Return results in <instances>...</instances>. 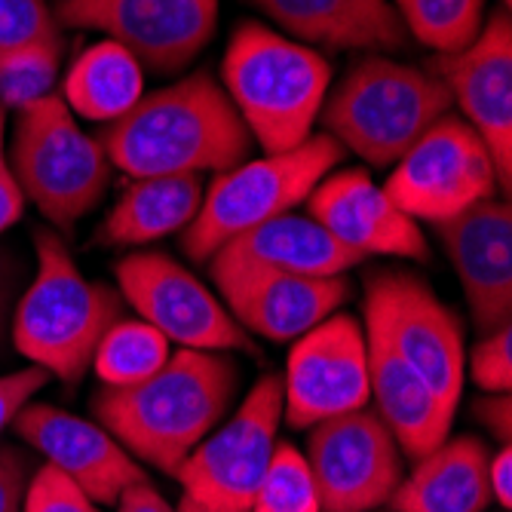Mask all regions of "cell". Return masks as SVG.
Segmentation results:
<instances>
[{
    "mask_svg": "<svg viewBox=\"0 0 512 512\" xmlns=\"http://www.w3.org/2000/svg\"><path fill=\"white\" fill-rule=\"evenodd\" d=\"M292 40L332 50L396 53L408 34L390 0H246Z\"/></svg>",
    "mask_w": 512,
    "mask_h": 512,
    "instance_id": "20",
    "label": "cell"
},
{
    "mask_svg": "<svg viewBox=\"0 0 512 512\" xmlns=\"http://www.w3.org/2000/svg\"><path fill=\"white\" fill-rule=\"evenodd\" d=\"M384 191L417 224H445L497 197L494 160L482 138L454 114L439 117L402 154Z\"/></svg>",
    "mask_w": 512,
    "mask_h": 512,
    "instance_id": "10",
    "label": "cell"
},
{
    "mask_svg": "<svg viewBox=\"0 0 512 512\" xmlns=\"http://www.w3.org/2000/svg\"><path fill=\"white\" fill-rule=\"evenodd\" d=\"M120 298L184 350L255 353L252 335L200 279L163 252H132L114 264Z\"/></svg>",
    "mask_w": 512,
    "mask_h": 512,
    "instance_id": "11",
    "label": "cell"
},
{
    "mask_svg": "<svg viewBox=\"0 0 512 512\" xmlns=\"http://www.w3.org/2000/svg\"><path fill=\"white\" fill-rule=\"evenodd\" d=\"M22 512H102L74 482L56 473L50 463L31 476Z\"/></svg>",
    "mask_w": 512,
    "mask_h": 512,
    "instance_id": "32",
    "label": "cell"
},
{
    "mask_svg": "<svg viewBox=\"0 0 512 512\" xmlns=\"http://www.w3.org/2000/svg\"><path fill=\"white\" fill-rule=\"evenodd\" d=\"M237 384L240 368L227 353L181 347L157 375L102 387L92 396V414L135 460L175 476L184 457L224 421Z\"/></svg>",
    "mask_w": 512,
    "mask_h": 512,
    "instance_id": "2",
    "label": "cell"
},
{
    "mask_svg": "<svg viewBox=\"0 0 512 512\" xmlns=\"http://www.w3.org/2000/svg\"><path fill=\"white\" fill-rule=\"evenodd\" d=\"M402 28L436 56L470 46L485 25V0H390Z\"/></svg>",
    "mask_w": 512,
    "mask_h": 512,
    "instance_id": "27",
    "label": "cell"
},
{
    "mask_svg": "<svg viewBox=\"0 0 512 512\" xmlns=\"http://www.w3.org/2000/svg\"><path fill=\"white\" fill-rule=\"evenodd\" d=\"M34 255L37 267L28 289L16 298L10 335L31 365L77 384L92 368L105 332L123 319V298L111 286L86 279L53 230H37Z\"/></svg>",
    "mask_w": 512,
    "mask_h": 512,
    "instance_id": "4",
    "label": "cell"
},
{
    "mask_svg": "<svg viewBox=\"0 0 512 512\" xmlns=\"http://www.w3.org/2000/svg\"><path fill=\"white\" fill-rule=\"evenodd\" d=\"M445 255L482 335L512 319V212L506 200H482L463 215L436 224Z\"/></svg>",
    "mask_w": 512,
    "mask_h": 512,
    "instance_id": "19",
    "label": "cell"
},
{
    "mask_svg": "<svg viewBox=\"0 0 512 512\" xmlns=\"http://www.w3.org/2000/svg\"><path fill=\"white\" fill-rule=\"evenodd\" d=\"M22 212H25V197L7 154V111L0 108V237L22 218Z\"/></svg>",
    "mask_w": 512,
    "mask_h": 512,
    "instance_id": "35",
    "label": "cell"
},
{
    "mask_svg": "<svg viewBox=\"0 0 512 512\" xmlns=\"http://www.w3.org/2000/svg\"><path fill=\"white\" fill-rule=\"evenodd\" d=\"M169 341L145 319H117L92 356V368L105 387L138 384L169 362Z\"/></svg>",
    "mask_w": 512,
    "mask_h": 512,
    "instance_id": "26",
    "label": "cell"
},
{
    "mask_svg": "<svg viewBox=\"0 0 512 512\" xmlns=\"http://www.w3.org/2000/svg\"><path fill=\"white\" fill-rule=\"evenodd\" d=\"M500 4H503V10H509V0H500Z\"/></svg>",
    "mask_w": 512,
    "mask_h": 512,
    "instance_id": "40",
    "label": "cell"
},
{
    "mask_svg": "<svg viewBox=\"0 0 512 512\" xmlns=\"http://www.w3.org/2000/svg\"><path fill=\"white\" fill-rule=\"evenodd\" d=\"M368 405V344L350 313H332L292 341L283 375V414L292 430H310Z\"/></svg>",
    "mask_w": 512,
    "mask_h": 512,
    "instance_id": "14",
    "label": "cell"
},
{
    "mask_svg": "<svg viewBox=\"0 0 512 512\" xmlns=\"http://www.w3.org/2000/svg\"><path fill=\"white\" fill-rule=\"evenodd\" d=\"M46 381H50V375L37 365L10 371V375H0V433H4L7 427H13L16 414L46 387Z\"/></svg>",
    "mask_w": 512,
    "mask_h": 512,
    "instance_id": "33",
    "label": "cell"
},
{
    "mask_svg": "<svg viewBox=\"0 0 512 512\" xmlns=\"http://www.w3.org/2000/svg\"><path fill=\"white\" fill-rule=\"evenodd\" d=\"M65 59L62 31L37 37L19 50L0 56V108L22 111L56 92Z\"/></svg>",
    "mask_w": 512,
    "mask_h": 512,
    "instance_id": "28",
    "label": "cell"
},
{
    "mask_svg": "<svg viewBox=\"0 0 512 512\" xmlns=\"http://www.w3.org/2000/svg\"><path fill=\"white\" fill-rule=\"evenodd\" d=\"M368 344V399L396 445L408 457H424L448 439L454 414H448L417 371L378 335L365 332Z\"/></svg>",
    "mask_w": 512,
    "mask_h": 512,
    "instance_id": "22",
    "label": "cell"
},
{
    "mask_svg": "<svg viewBox=\"0 0 512 512\" xmlns=\"http://www.w3.org/2000/svg\"><path fill=\"white\" fill-rule=\"evenodd\" d=\"M117 512H175L166 497L145 479V482H135L129 485L120 497H117Z\"/></svg>",
    "mask_w": 512,
    "mask_h": 512,
    "instance_id": "39",
    "label": "cell"
},
{
    "mask_svg": "<svg viewBox=\"0 0 512 512\" xmlns=\"http://www.w3.org/2000/svg\"><path fill=\"white\" fill-rule=\"evenodd\" d=\"M430 71L448 86L451 108L488 148L500 191L512 184V19L509 10L485 16L470 46L436 56Z\"/></svg>",
    "mask_w": 512,
    "mask_h": 512,
    "instance_id": "15",
    "label": "cell"
},
{
    "mask_svg": "<svg viewBox=\"0 0 512 512\" xmlns=\"http://www.w3.org/2000/svg\"><path fill=\"white\" fill-rule=\"evenodd\" d=\"M341 160L344 148L335 138L329 132H313L292 151L264 154L261 160H243L215 172L212 184H206L197 218L181 234L184 255L209 261L218 249L249 230L295 212Z\"/></svg>",
    "mask_w": 512,
    "mask_h": 512,
    "instance_id": "6",
    "label": "cell"
},
{
    "mask_svg": "<svg viewBox=\"0 0 512 512\" xmlns=\"http://www.w3.org/2000/svg\"><path fill=\"white\" fill-rule=\"evenodd\" d=\"M362 258L344 249L310 215L286 212L227 243L209 258V267L270 270L292 276H344Z\"/></svg>",
    "mask_w": 512,
    "mask_h": 512,
    "instance_id": "21",
    "label": "cell"
},
{
    "mask_svg": "<svg viewBox=\"0 0 512 512\" xmlns=\"http://www.w3.org/2000/svg\"><path fill=\"white\" fill-rule=\"evenodd\" d=\"M491 451L476 436H457L414 460L390 503L396 512H485Z\"/></svg>",
    "mask_w": 512,
    "mask_h": 512,
    "instance_id": "23",
    "label": "cell"
},
{
    "mask_svg": "<svg viewBox=\"0 0 512 512\" xmlns=\"http://www.w3.org/2000/svg\"><path fill=\"white\" fill-rule=\"evenodd\" d=\"M56 31L62 25L46 0H0V56Z\"/></svg>",
    "mask_w": 512,
    "mask_h": 512,
    "instance_id": "30",
    "label": "cell"
},
{
    "mask_svg": "<svg viewBox=\"0 0 512 512\" xmlns=\"http://www.w3.org/2000/svg\"><path fill=\"white\" fill-rule=\"evenodd\" d=\"M252 512H319V497L307 457L295 445L276 442Z\"/></svg>",
    "mask_w": 512,
    "mask_h": 512,
    "instance_id": "29",
    "label": "cell"
},
{
    "mask_svg": "<svg viewBox=\"0 0 512 512\" xmlns=\"http://www.w3.org/2000/svg\"><path fill=\"white\" fill-rule=\"evenodd\" d=\"M203 194V175L132 178L102 221L99 240L108 246H145L184 234L203 206Z\"/></svg>",
    "mask_w": 512,
    "mask_h": 512,
    "instance_id": "24",
    "label": "cell"
},
{
    "mask_svg": "<svg viewBox=\"0 0 512 512\" xmlns=\"http://www.w3.org/2000/svg\"><path fill=\"white\" fill-rule=\"evenodd\" d=\"M221 0H56L68 28L102 31L157 74L191 65L215 37Z\"/></svg>",
    "mask_w": 512,
    "mask_h": 512,
    "instance_id": "12",
    "label": "cell"
},
{
    "mask_svg": "<svg viewBox=\"0 0 512 512\" xmlns=\"http://www.w3.org/2000/svg\"><path fill=\"white\" fill-rule=\"evenodd\" d=\"M16 298H19V264L13 261L10 252L0 249V341H4L10 329Z\"/></svg>",
    "mask_w": 512,
    "mask_h": 512,
    "instance_id": "37",
    "label": "cell"
},
{
    "mask_svg": "<svg viewBox=\"0 0 512 512\" xmlns=\"http://www.w3.org/2000/svg\"><path fill=\"white\" fill-rule=\"evenodd\" d=\"M145 96V68L126 46L99 40L86 46L65 74L62 102L92 123H114Z\"/></svg>",
    "mask_w": 512,
    "mask_h": 512,
    "instance_id": "25",
    "label": "cell"
},
{
    "mask_svg": "<svg viewBox=\"0 0 512 512\" xmlns=\"http://www.w3.org/2000/svg\"><path fill=\"white\" fill-rule=\"evenodd\" d=\"M445 114L451 92L430 68L368 53L329 86L319 120L344 151L387 169Z\"/></svg>",
    "mask_w": 512,
    "mask_h": 512,
    "instance_id": "5",
    "label": "cell"
},
{
    "mask_svg": "<svg viewBox=\"0 0 512 512\" xmlns=\"http://www.w3.org/2000/svg\"><path fill=\"white\" fill-rule=\"evenodd\" d=\"M31 485V457L13 445H0V512H22Z\"/></svg>",
    "mask_w": 512,
    "mask_h": 512,
    "instance_id": "34",
    "label": "cell"
},
{
    "mask_svg": "<svg viewBox=\"0 0 512 512\" xmlns=\"http://www.w3.org/2000/svg\"><path fill=\"white\" fill-rule=\"evenodd\" d=\"M221 80L255 145L264 154H283L313 135L332 65L313 46L261 22H240L227 40Z\"/></svg>",
    "mask_w": 512,
    "mask_h": 512,
    "instance_id": "3",
    "label": "cell"
},
{
    "mask_svg": "<svg viewBox=\"0 0 512 512\" xmlns=\"http://www.w3.org/2000/svg\"><path fill=\"white\" fill-rule=\"evenodd\" d=\"M102 145L114 169L129 178L203 175L243 163L255 138L209 71H194L105 126Z\"/></svg>",
    "mask_w": 512,
    "mask_h": 512,
    "instance_id": "1",
    "label": "cell"
},
{
    "mask_svg": "<svg viewBox=\"0 0 512 512\" xmlns=\"http://www.w3.org/2000/svg\"><path fill=\"white\" fill-rule=\"evenodd\" d=\"M470 378L485 393H509L512 390V329L482 335V341L470 353Z\"/></svg>",
    "mask_w": 512,
    "mask_h": 512,
    "instance_id": "31",
    "label": "cell"
},
{
    "mask_svg": "<svg viewBox=\"0 0 512 512\" xmlns=\"http://www.w3.org/2000/svg\"><path fill=\"white\" fill-rule=\"evenodd\" d=\"M488 488H491L494 503H500L503 509L512 506V451H509V445H503L488 460Z\"/></svg>",
    "mask_w": 512,
    "mask_h": 512,
    "instance_id": "38",
    "label": "cell"
},
{
    "mask_svg": "<svg viewBox=\"0 0 512 512\" xmlns=\"http://www.w3.org/2000/svg\"><path fill=\"white\" fill-rule=\"evenodd\" d=\"M10 166L22 197L59 230L102 203L114 169L102 138L80 129L56 92L16 111Z\"/></svg>",
    "mask_w": 512,
    "mask_h": 512,
    "instance_id": "7",
    "label": "cell"
},
{
    "mask_svg": "<svg viewBox=\"0 0 512 512\" xmlns=\"http://www.w3.org/2000/svg\"><path fill=\"white\" fill-rule=\"evenodd\" d=\"M227 313L249 335L273 344L298 341L350 301L347 276H292L270 270L209 267Z\"/></svg>",
    "mask_w": 512,
    "mask_h": 512,
    "instance_id": "17",
    "label": "cell"
},
{
    "mask_svg": "<svg viewBox=\"0 0 512 512\" xmlns=\"http://www.w3.org/2000/svg\"><path fill=\"white\" fill-rule=\"evenodd\" d=\"M304 203L307 215L359 258H430L421 224L408 218L390 200L384 184H375L362 169H332Z\"/></svg>",
    "mask_w": 512,
    "mask_h": 512,
    "instance_id": "18",
    "label": "cell"
},
{
    "mask_svg": "<svg viewBox=\"0 0 512 512\" xmlns=\"http://www.w3.org/2000/svg\"><path fill=\"white\" fill-rule=\"evenodd\" d=\"M283 417V378L264 375L237 414L212 430L178 467V512H252Z\"/></svg>",
    "mask_w": 512,
    "mask_h": 512,
    "instance_id": "8",
    "label": "cell"
},
{
    "mask_svg": "<svg viewBox=\"0 0 512 512\" xmlns=\"http://www.w3.org/2000/svg\"><path fill=\"white\" fill-rule=\"evenodd\" d=\"M13 430L92 503H117L129 485L148 479L138 460L102 424L83 421L59 405L28 402L16 414Z\"/></svg>",
    "mask_w": 512,
    "mask_h": 512,
    "instance_id": "16",
    "label": "cell"
},
{
    "mask_svg": "<svg viewBox=\"0 0 512 512\" xmlns=\"http://www.w3.org/2000/svg\"><path fill=\"white\" fill-rule=\"evenodd\" d=\"M365 332L393 347L439 405L454 414L467 378L463 329L421 276L405 270L371 273L365 279Z\"/></svg>",
    "mask_w": 512,
    "mask_h": 512,
    "instance_id": "9",
    "label": "cell"
},
{
    "mask_svg": "<svg viewBox=\"0 0 512 512\" xmlns=\"http://www.w3.org/2000/svg\"><path fill=\"white\" fill-rule=\"evenodd\" d=\"M304 457L319 512H371L402 482V448L371 408L310 427Z\"/></svg>",
    "mask_w": 512,
    "mask_h": 512,
    "instance_id": "13",
    "label": "cell"
},
{
    "mask_svg": "<svg viewBox=\"0 0 512 512\" xmlns=\"http://www.w3.org/2000/svg\"><path fill=\"white\" fill-rule=\"evenodd\" d=\"M476 421L494 433L503 445H509V430H512V408H509V393H488L485 399L476 402Z\"/></svg>",
    "mask_w": 512,
    "mask_h": 512,
    "instance_id": "36",
    "label": "cell"
}]
</instances>
